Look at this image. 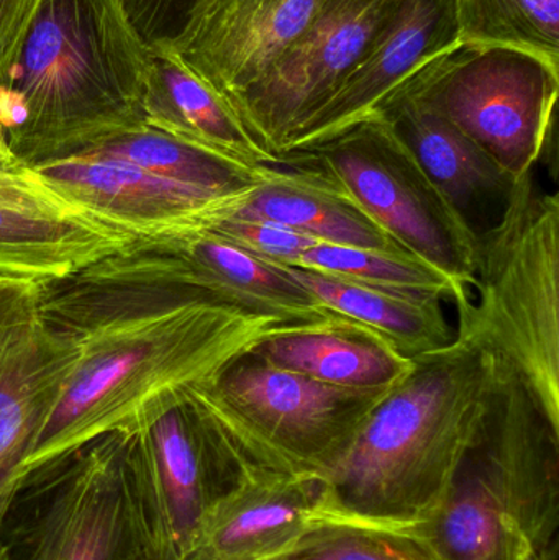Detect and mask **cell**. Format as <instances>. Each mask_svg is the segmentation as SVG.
<instances>
[{
    "instance_id": "5",
    "label": "cell",
    "mask_w": 559,
    "mask_h": 560,
    "mask_svg": "<svg viewBox=\"0 0 559 560\" xmlns=\"http://www.w3.org/2000/svg\"><path fill=\"white\" fill-rule=\"evenodd\" d=\"M473 293L455 300L458 332L508 358L559 427V196L537 167L515 177L508 202L478 238Z\"/></svg>"
},
{
    "instance_id": "19",
    "label": "cell",
    "mask_w": 559,
    "mask_h": 560,
    "mask_svg": "<svg viewBox=\"0 0 559 560\" xmlns=\"http://www.w3.org/2000/svg\"><path fill=\"white\" fill-rule=\"evenodd\" d=\"M386 118L427 176L478 233L492 206L501 213L514 177L452 121L412 98H393L376 118Z\"/></svg>"
},
{
    "instance_id": "10",
    "label": "cell",
    "mask_w": 559,
    "mask_h": 560,
    "mask_svg": "<svg viewBox=\"0 0 559 560\" xmlns=\"http://www.w3.org/2000/svg\"><path fill=\"white\" fill-rule=\"evenodd\" d=\"M130 463L153 560H183L207 516L256 466L189 400L131 433Z\"/></svg>"
},
{
    "instance_id": "30",
    "label": "cell",
    "mask_w": 559,
    "mask_h": 560,
    "mask_svg": "<svg viewBox=\"0 0 559 560\" xmlns=\"http://www.w3.org/2000/svg\"><path fill=\"white\" fill-rule=\"evenodd\" d=\"M26 318L28 312L19 293L0 285V346L25 325Z\"/></svg>"
},
{
    "instance_id": "1",
    "label": "cell",
    "mask_w": 559,
    "mask_h": 560,
    "mask_svg": "<svg viewBox=\"0 0 559 560\" xmlns=\"http://www.w3.org/2000/svg\"><path fill=\"white\" fill-rule=\"evenodd\" d=\"M341 318L183 303L118 313L69 331L79 339L78 364L20 483L105 434L150 427L268 339Z\"/></svg>"
},
{
    "instance_id": "21",
    "label": "cell",
    "mask_w": 559,
    "mask_h": 560,
    "mask_svg": "<svg viewBox=\"0 0 559 560\" xmlns=\"http://www.w3.org/2000/svg\"><path fill=\"white\" fill-rule=\"evenodd\" d=\"M252 352L276 368L343 387L397 385L414 369L412 359L350 318L276 336Z\"/></svg>"
},
{
    "instance_id": "17",
    "label": "cell",
    "mask_w": 559,
    "mask_h": 560,
    "mask_svg": "<svg viewBox=\"0 0 559 560\" xmlns=\"http://www.w3.org/2000/svg\"><path fill=\"white\" fill-rule=\"evenodd\" d=\"M212 217L261 220L325 245L414 258L360 207L289 154L263 164L261 179L225 197Z\"/></svg>"
},
{
    "instance_id": "15",
    "label": "cell",
    "mask_w": 559,
    "mask_h": 560,
    "mask_svg": "<svg viewBox=\"0 0 559 560\" xmlns=\"http://www.w3.org/2000/svg\"><path fill=\"white\" fill-rule=\"evenodd\" d=\"M79 352L78 336L39 313L0 346V526Z\"/></svg>"
},
{
    "instance_id": "26",
    "label": "cell",
    "mask_w": 559,
    "mask_h": 560,
    "mask_svg": "<svg viewBox=\"0 0 559 560\" xmlns=\"http://www.w3.org/2000/svg\"><path fill=\"white\" fill-rule=\"evenodd\" d=\"M261 560H439L410 533L322 518Z\"/></svg>"
},
{
    "instance_id": "16",
    "label": "cell",
    "mask_w": 559,
    "mask_h": 560,
    "mask_svg": "<svg viewBox=\"0 0 559 560\" xmlns=\"http://www.w3.org/2000/svg\"><path fill=\"white\" fill-rule=\"evenodd\" d=\"M33 167L62 194L131 236L200 226L232 194L177 183L108 158L69 156Z\"/></svg>"
},
{
    "instance_id": "29",
    "label": "cell",
    "mask_w": 559,
    "mask_h": 560,
    "mask_svg": "<svg viewBox=\"0 0 559 560\" xmlns=\"http://www.w3.org/2000/svg\"><path fill=\"white\" fill-rule=\"evenodd\" d=\"M193 0H125L128 13L141 35L151 42L166 35L167 25L179 22Z\"/></svg>"
},
{
    "instance_id": "27",
    "label": "cell",
    "mask_w": 559,
    "mask_h": 560,
    "mask_svg": "<svg viewBox=\"0 0 559 560\" xmlns=\"http://www.w3.org/2000/svg\"><path fill=\"white\" fill-rule=\"evenodd\" d=\"M199 229L269 265L295 266L308 248L317 245L315 240L286 226L238 217H212Z\"/></svg>"
},
{
    "instance_id": "3",
    "label": "cell",
    "mask_w": 559,
    "mask_h": 560,
    "mask_svg": "<svg viewBox=\"0 0 559 560\" xmlns=\"http://www.w3.org/2000/svg\"><path fill=\"white\" fill-rule=\"evenodd\" d=\"M150 42L125 0H43L0 74V128L26 166L147 128Z\"/></svg>"
},
{
    "instance_id": "7",
    "label": "cell",
    "mask_w": 559,
    "mask_h": 560,
    "mask_svg": "<svg viewBox=\"0 0 559 560\" xmlns=\"http://www.w3.org/2000/svg\"><path fill=\"white\" fill-rule=\"evenodd\" d=\"M110 433L28 474L0 526L9 560H153L130 463Z\"/></svg>"
},
{
    "instance_id": "31",
    "label": "cell",
    "mask_w": 559,
    "mask_h": 560,
    "mask_svg": "<svg viewBox=\"0 0 559 560\" xmlns=\"http://www.w3.org/2000/svg\"><path fill=\"white\" fill-rule=\"evenodd\" d=\"M22 161L10 150L5 133H3L2 128H0V171L13 170V167L22 166Z\"/></svg>"
},
{
    "instance_id": "4",
    "label": "cell",
    "mask_w": 559,
    "mask_h": 560,
    "mask_svg": "<svg viewBox=\"0 0 559 560\" xmlns=\"http://www.w3.org/2000/svg\"><path fill=\"white\" fill-rule=\"evenodd\" d=\"M406 533L439 560H557L559 427L499 352L491 407L445 502Z\"/></svg>"
},
{
    "instance_id": "24",
    "label": "cell",
    "mask_w": 559,
    "mask_h": 560,
    "mask_svg": "<svg viewBox=\"0 0 559 560\" xmlns=\"http://www.w3.org/2000/svg\"><path fill=\"white\" fill-rule=\"evenodd\" d=\"M78 156L125 161L156 176L220 192H235L258 183L263 176V166L259 171L235 166L150 128L121 135Z\"/></svg>"
},
{
    "instance_id": "18",
    "label": "cell",
    "mask_w": 559,
    "mask_h": 560,
    "mask_svg": "<svg viewBox=\"0 0 559 560\" xmlns=\"http://www.w3.org/2000/svg\"><path fill=\"white\" fill-rule=\"evenodd\" d=\"M322 479L253 466L212 510L183 560H261L321 520Z\"/></svg>"
},
{
    "instance_id": "22",
    "label": "cell",
    "mask_w": 559,
    "mask_h": 560,
    "mask_svg": "<svg viewBox=\"0 0 559 560\" xmlns=\"http://www.w3.org/2000/svg\"><path fill=\"white\" fill-rule=\"evenodd\" d=\"M325 308L383 336L409 359L432 354L455 341V331L435 296L374 289L314 269L282 266Z\"/></svg>"
},
{
    "instance_id": "25",
    "label": "cell",
    "mask_w": 559,
    "mask_h": 560,
    "mask_svg": "<svg viewBox=\"0 0 559 560\" xmlns=\"http://www.w3.org/2000/svg\"><path fill=\"white\" fill-rule=\"evenodd\" d=\"M295 268L314 269L404 295L435 296L455 302L458 296L471 292L456 285L443 272L420 259L371 249L345 248V246L317 245L299 258Z\"/></svg>"
},
{
    "instance_id": "6",
    "label": "cell",
    "mask_w": 559,
    "mask_h": 560,
    "mask_svg": "<svg viewBox=\"0 0 559 560\" xmlns=\"http://www.w3.org/2000/svg\"><path fill=\"white\" fill-rule=\"evenodd\" d=\"M397 385L328 384L248 352L213 384L190 392L187 400L219 424L256 466L324 479Z\"/></svg>"
},
{
    "instance_id": "28",
    "label": "cell",
    "mask_w": 559,
    "mask_h": 560,
    "mask_svg": "<svg viewBox=\"0 0 559 560\" xmlns=\"http://www.w3.org/2000/svg\"><path fill=\"white\" fill-rule=\"evenodd\" d=\"M43 0H0V74L9 69Z\"/></svg>"
},
{
    "instance_id": "8",
    "label": "cell",
    "mask_w": 559,
    "mask_h": 560,
    "mask_svg": "<svg viewBox=\"0 0 559 560\" xmlns=\"http://www.w3.org/2000/svg\"><path fill=\"white\" fill-rule=\"evenodd\" d=\"M286 154L340 190L414 258L473 289L478 233L386 118H371L324 143Z\"/></svg>"
},
{
    "instance_id": "23",
    "label": "cell",
    "mask_w": 559,
    "mask_h": 560,
    "mask_svg": "<svg viewBox=\"0 0 559 560\" xmlns=\"http://www.w3.org/2000/svg\"><path fill=\"white\" fill-rule=\"evenodd\" d=\"M459 46H498L559 69V0H453Z\"/></svg>"
},
{
    "instance_id": "20",
    "label": "cell",
    "mask_w": 559,
    "mask_h": 560,
    "mask_svg": "<svg viewBox=\"0 0 559 560\" xmlns=\"http://www.w3.org/2000/svg\"><path fill=\"white\" fill-rule=\"evenodd\" d=\"M154 72L144 101V125L186 147L249 171L268 163L226 105L167 46L151 39Z\"/></svg>"
},
{
    "instance_id": "2",
    "label": "cell",
    "mask_w": 559,
    "mask_h": 560,
    "mask_svg": "<svg viewBox=\"0 0 559 560\" xmlns=\"http://www.w3.org/2000/svg\"><path fill=\"white\" fill-rule=\"evenodd\" d=\"M412 361L322 479L321 520L406 533L445 502L491 407L498 352L456 335Z\"/></svg>"
},
{
    "instance_id": "32",
    "label": "cell",
    "mask_w": 559,
    "mask_h": 560,
    "mask_svg": "<svg viewBox=\"0 0 559 560\" xmlns=\"http://www.w3.org/2000/svg\"><path fill=\"white\" fill-rule=\"evenodd\" d=\"M0 560H9V559H7V556L3 555L2 549H0Z\"/></svg>"
},
{
    "instance_id": "11",
    "label": "cell",
    "mask_w": 559,
    "mask_h": 560,
    "mask_svg": "<svg viewBox=\"0 0 559 560\" xmlns=\"http://www.w3.org/2000/svg\"><path fill=\"white\" fill-rule=\"evenodd\" d=\"M403 0H325L301 38L232 114L266 160L334 94Z\"/></svg>"
},
{
    "instance_id": "9",
    "label": "cell",
    "mask_w": 559,
    "mask_h": 560,
    "mask_svg": "<svg viewBox=\"0 0 559 560\" xmlns=\"http://www.w3.org/2000/svg\"><path fill=\"white\" fill-rule=\"evenodd\" d=\"M558 92L559 69L537 56L458 46L436 56L393 98H412L442 115L515 179L547 154Z\"/></svg>"
},
{
    "instance_id": "14",
    "label": "cell",
    "mask_w": 559,
    "mask_h": 560,
    "mask_svg": "<svg viewBox=\"0 0 559 560\" xmlns=\"http://www.w3.org/2000/svg\"><path fill=\"white\" fill-rule=\"evenodd\" d=\"M458 46L453 0H403L334 94L292 135L282 154L324 143L376 118L420 69Z\"/></svg>"
},
{
    "instance_id": "13",
    "label": "cell",
    "mask_w": 559,
    "mask_h": 560,
    "mask_svg": "<svg viewBox=\"0 0 559 560\" xmlns=\"http://www.w3.org/2000/svg\"><path fill=\"white\" fill-rule=\"evenodd\" d=\"M130 238L62 194L35 167L0 171V282H61Z\"/></svg>"
},
{
    "instance_id": "12",
    "label": "cell",
    "mask_w": 559,
    "mask_h": 560,
    "mask_svg": "<svg viewBox=\"0 0 559 560\" xmlns=\"http://www.w3.org/2000/svg\"><path fill=\"white\" fill-rule=\"evenodd\" d=\"M324 2L193 0L163 38L184 68L232 112L301 38Z\"/></svg>"
}]
</instances>
